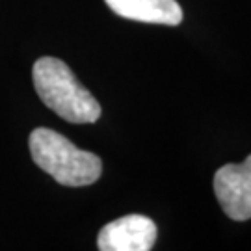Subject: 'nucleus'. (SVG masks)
Listing matches in <instances>:
<instances>
[{"label":"nucleus","instance_id":"f03ea898","mask_svg":"<svg viewBox=\"0 0 251 251\" xmlns=\"http://www.w3.org/2000/svg\"><path fill=\"white\" fill-rule=\"evenodd\" d=\"M28 147L37 166L63 186H90L102 173V162L97 154L82 151L50 128H36L30 134Z\"/></svg>","mask_w":251,"mask_h":251},{"label":"nucleus","instance_id":"7ed1b4c3","mask_svg":"<svg viewBox=\"0 0 251 251\" xmlns=\"http://www.w3.org/2000/svg\"><path fill=\"white\" fill-rule=\"evenodd\" d=\"M214 194L234 222L251 218V154L242 164H225L214 175Z\"/></svg>","mask_w":251,"mask_h":251},{"label":"nucleus","instance_id":"f257e3e1","mask_svg":"<svg viewBox=\"0 0 251 251\" xmlns=\"http://www.w3.org/2000/svg\"><path fill=\"white\" fill-rule=\"evenodd\" d=\"M34 88L39 99L58 116L76 125L95 123L100 117V104L76 80L73 71L58 58H39L32 69Z\"/></svg>","mask_w":251,"mask_h":251},{"label":"nucleus","instance_id":"20e7f679","mask_svg":"<svg viewBox=\"0 0 251 251\" xmlns=\"http://www.w3.org/2000/svg\"><path fill=\"white\" fill-rule=\"evenodd\" d=\"M156 242V225L151 218L128 214L100 229L97 248L100 251H149Z\"/></svg>","mask_w":251,"mask_h":251},{"label":"nucleus","instance_id":"39448f33","mask_svg":"<svg viewBox=\"0 0 251 251\" xmlns=\"http://www.w3.org/2000/svg\"><path fill=\"white\" fill-rule=\"evenodd\" d=\"M116 15L138 23L177 26L182 23V8L177 0H104Z\"/></svg>","mask_w":251,"mask_h":251}]
</instances>
